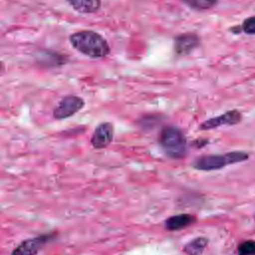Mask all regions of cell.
<instances>
[{
    "label": "cell",
    "instance_id": "obj_5",
    "mask_svg": "<svg viewBox=\"0 0 255 255\" xmlns=\"http://www.w3.org/2000/svg\"><path fill=\"white\" fill-rule=\"evenodd\" d=\"M56 233L50 232L41 234L40 236L33 237L22 241L11 253V255H37L39 250L48 242H50Z\"/></svg>",
    "mask_w": 255,
    "mask_h": 255
},
{
    "label": "cell",
    "instance_id": "obj_10",
    "mask_svg": "<svg viewBox=\"0 0 255 255\" xmlns=\"http://www.w3.org/2000/svg\"><path fill=\"white\" fill-rule=\"evenodd\" d=\"M69 5L79 13L92 14L101 9L102 0H66Z\"/></svg>",
    "mask_w": 255,
    "mask_h": 255
},
{
    "label": "cell",
    "instance_id": "obj_1",
    "mask_svg": "<svg viewBox=\"0 0 255 255\" xmlns=\"http://www.w3.org/2000/svg\"><path fill=\"white\" fill-rule=\"evenodd\" d=\"M70 43L77 51L92 59H102L111 53L107 40L101 34L91 30L73 33L70 36Z\"/></svg>",
    "mask_w": 255,
    "mask_h": 255
},
{
    "label": "cell",
    "instance_id": "obj_9",
    "mask_svg": "<svg viewBox=\"0 0 255 255\" xmlns=\"http://www.w3.org/2000/svg\"><path fill=\"white\" fill-rule=\"evenodd\" d=\"M195 220L196 219L193 215L183 213V214H178V215H173L168 217L164 222V226L169 231H175V230L186 228L187 226L193 224Z\"/></svg>",
    "mask_w": 255,
    "mask_h": 255
},
{
    "label": "cell",
    "instance_id": "obj_12",
    "mask_svg": "<svg viewBox=\"0 0 255 255\" xmlns=\"http://www.w3.org/2000/svg\"><path fill=\"white\" fill-rule=\"evenodd\" d=\"M207 246V239L204 237H198L187 243L183 247L184 253L187 255H200Z\"/></svg>",
    "mask_w": 255,
    "mask_h": 255
},
{
    "label": "cell",
    "instance_id": "obj_2",
    "mask_svg": "<svg viewBox=\"0 0 255 255\" xmlns=\"http://www.w3.org/2000/svg\"><path fill=\"white\" fill-rule=\"evenodd\" d=\"M159 143L165 153L172 158H181L186 153V139L176 127H164L159 134Z\"/></svg>",
    "mask_w": 255,
    "mask_h": 255
},
{
    "label": "cell",
    "instance_id": "obj_6",
    "mask_svg": "<svg viewBox=\"0 0 255 255\" xmlns=\"http://www.w3.org/2000/svg\"><path fill=\"white\" fill-rule=\"evenodd\" d=\"M200 44V39L193 32L182 33L175 37L173 50L178 56H186L194 51Z\"/></svg>",
    "mask_w": 255,
    "mask_h": 255
},
{
    "label": "cell",
    "instance_id": "obj_8",
    "mask_svg": "<svg viewBox=\"0 0 255 255\" xmlns=\"http://www.w3.org/2000/svg\"><path fill=\"white\" fill-rule=\"evenodd\" d=\"M114 127L111 123H102L97 126L91 137L92 145L97 148H105L113 141Z\"/></svg>",
    "mask_w": 255,
    "mask_h": 255
},
{
    "label": "cell",
    "instance_id": "obj_11",
    "mask_svg": "<svg viewBox=\"0 0 255 255\" xmlns=\"http://www.w3.org/2000/svg\"><path fill=\"white\" fill-rule=\"evenodd\" d=\"M38 62L45 67H54L64 65L68 58L65 55H60L51 51H41V54L37 55Z\"/></svg>",
    "mask_w": 255,
    "mask_h": 255
},
{
    "label": "cell",
    "instance_id": "obj_15",
    "mask_svg": "<svg viewBox=\"0 0 255 255\" xmlns=\"http://www.w3.org/2000/svg\"><path fill=\"white\" fill-rule=\"evenodd\" d=\"M239 27H240V31L244 32L245 34L255 35V16L246 18L243 21L242 25Z\"/></svg>",
    "mask_w": 255,
    "mask_h": 255
},
{
    "label": "cell",
    "instance_id": "obj_16",
    "mask_svg": "<svg viewBox=\"0 0 255 255\" xmlns=\"http://www.w3.org/2000/svg\"><path fill=\"white\" fill-rule=\"evenodd\" d=\"M3 68H4V66H3V63L0 61V74H1V72L3 71Z\"/></svg>",
    "mask_w": 255,
    "mask_h": 255
},
{
    "label": "cell",
    "instance_id": "obj_14",
    "mask_svg": "<svg viewBox=\"0 0 255 255\" xmlns=\"http://www.w3.org/2000/svg\"><path fill=\"white\" fill-rule=\"evenodd\" d=\"M238 255H255V241L246 240L239 244Z\"/></svg>",
    "mask_w": 255,
    "mask_h": 255
},
{
    "label": "cell",
    "instance_id": "obj_3",
    "mask_svg": "<svg viewBox=\"0 0 255 255\" xmlns=\"http://www.w3.org/2000/svg\"><path fill=\"white\" fill-rule=\"evenodd\" d=\"M248 159V153L243 151H231L225 154H210L196 158L193 167L198 170H216L230 164Z\"/></svg>",
    "mask_w": 255,
    "mask_h": 255
},
{
    "label": "cell",
    "instance_id": "obj_13",
    "mask_svg": "<svg viewBox=\"0 0 255 255\" xmlns=\"http://www.w3.org/2000/svg\"><path fill=\"white\" fill-rule=\"evenodd\" d=\"M182 3L197 11L211 9L217 4V0H180Z\"/></svg>",
    "mask_w": 255,
    "mask_h": 255
},
{
    "label": "cell",
    "instance_id": "obj_7",
    "mask_svg": "<svg viewBox=\"0 0 255 255\" xmlns=\"http://www.w3.org/2000/svg\"><path fill=\"white\" fill-rule=\"evenodd\" d=\"M242 116L239 111H228L218 117L211 118L200 125L201 129H211L222 126H234L241 122Z\"/></svg>",
    "mask_w": 255,
    "mask_h": 255
},
{
    "label": "cell",
    "instance_id": "obj_4",
    "mask_svg": "<svg viewBox=\"0 0 255 255\" xmlns=\"http://www.w3.org/2000/svg\"><path fill=\"white\" fill-rule=\"evenodd\" d=\"M85 102L82 98L74 95L64 97L53 111V117L56 120H64L72 117L83 109Z\"/></svg>",
    "mask_w": 255,
    "mask_h": 255
}]
</instances>
